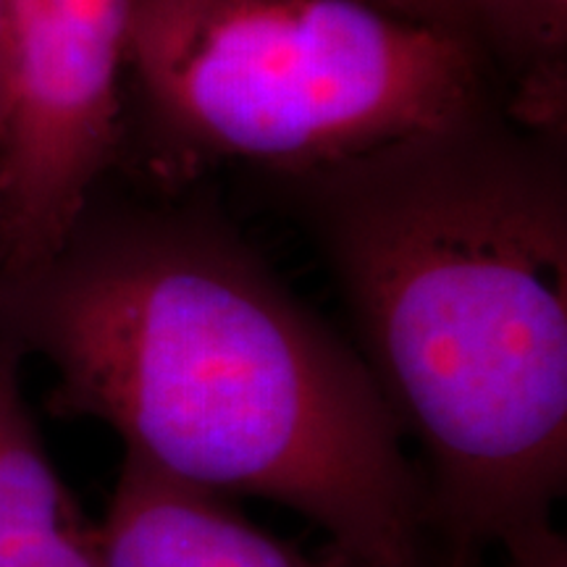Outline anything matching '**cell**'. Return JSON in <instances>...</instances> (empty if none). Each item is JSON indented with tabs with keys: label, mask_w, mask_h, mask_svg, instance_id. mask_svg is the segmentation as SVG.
<instances>
[{
	"label": "cell",
	"mask_w": 567,
	"mask_h": 567,
	"mask_svg": "<svg viewBox=\"0 0 567 567\" xmlns=\"http://www.w3.org/2000/svg\"><path fill=\"white\" fill-rule=\"evenodd\" d=\"M124 90L140 174H292L502 109L463 34L368 0H132Z\"/></svg>",
	"instance_id": "cell-3"
},
{
	"label": "cell",
	"mask_w": 567,
	"mask_h": 567,
	"mask_svg": "<svg viewBox=\"0 0 567 567\" xmlns=\"http://www.w3.org/2000/svg\"><path fill=\"white\" fill-rule=\"evenodd\" d=\"M132 0H3L0 271L59 250L124 147Z\"/></svg>",
	"instance_id": "cell-4"
},
{
	"label": "cell",
	"mask_w": 567,
	"mask_h": 567,
	"mask_svg": "<svg viewBox=\"0 0 567 567\" xmlns=\"http://www.w3.org/2000/svg\"><path fill=\"white\" fill-rule=\"evenodd\" d=\"M97 526L103 567H352L331 547L305 555L255 526L226 494L126 450Z\"/></svg>",
	"instance_id": "cell-5"
},
{
	"label": "cell",
	"mask_w": 567,
	"mask_h": 567,
	"mask_svg": "<svg viewBox=\"0 0 567 567\" xmlns=\"http://www.w3.org/2000/svg\"><path fill=\"white\" fill-rule=\"evenodd\" d=\"M0 13H3V0H0Z\"/></svg>",
	"instance_id": "cell-11"
},
{
	"label": "cell",
	"mask_w": 567,
	"mask_h": 567,
	"mask_svg": "<svg viewBox=\"0 0 567 567\" xmlns=\"http://www.w3.org/2000/svg\"><path fill=\"white\" fill-rule=\"evenodd\" d=\"M381 9L400 13V17L423 21V24L439 27V30L465 34V3L463 0H368Z\"/></svg>",
	"instance_id": "cell-9"
},
{
	"label": "cell",
	"mask_w": 567,
	"mask_h": 567,
	"mask_svg": "<svg viewBox=\"0 0 567 567\" xmlns=\"http://www.w3.org/2000/svg\"><path fill=\"white\" fill-rule=\"evenodd\" d=\"M499 567H567V538L555 520L515 530L502 542Z\"/></svg>",
	"instance_id": "cell-8"
},
{
	"label": "cell",
	"mask_w": 567,
	"mask_h": 567,
	"mask_svg": "<svg viewBox=\"0 0 567 567\" xmlns=\"http://www.w3.org/2000/svg\"><path fill=\"white\" fill-rule=\"evenodd\" d=\"M310 239L413 436L431 549L478 567L567 488V142L492 109L255 174Z\"/></svg>",
	"instance_id": "cell-2"
},
{
	"label": "cell",
	"mask_w": 567,
	"mask_h": 567,
	"mask_svg": "<svg viewBox=\"0 0 567 567\" xmlns=\"http://www.w3.org/2000/svg\"><path fill=\"white\" fill-rule=\"evenodd\" d=\"M421 567H446V565L442 563V559H439V557L434 555V557H429V559H425V563H423Z\"/></svg>",
	"instance_id": "cell-10"
},
{
	"label": "cell",
	"mask_w": 567,
	"mask_h": 567,
	"mask_svg": "<svg viewBox=\"0 0 567 567\" xmlns=\"http://www.w3.org/2000/svg\"><path fill=\"white\" fill-rule=\"evenodd\" d=\"M24 354L0 334V567H103L92 523L48 455L21 392Z\"/></svg>",
	"instance_id": "cell-6"
},
{
	"label": "cell",
	"mask_w": 567,
	"mask_h": 567,
	"mask_svg": "<svg viewBox=\"0 0 567 567\" xmlns=\"http://www.w3.org/2000/svg\"><path fill=\"white\" fill-rule=\"evenodd\" d=\"M0 334L51 365V413L172 476L295 509L352 567L434 557L363 358L193 187L97 189L59 250L0 271Z\"/></svg>",
	"instance_id": "cell-1"
},
{
	"label": "cell",
	"mask_w": 567,
	"mask_h": 567,
	"mask_svg": "<svg viewBox=\"0 0 567 567\" xmlns=\"http://www.w3.org/2000/svg\"><path fill=\"white\" fill-rule=\"evenodd\" d=\"M465 34L523 130L567 142V0H463Z\"/></svg>",
	"instance_id": "cell-7"
}]
</instances>
